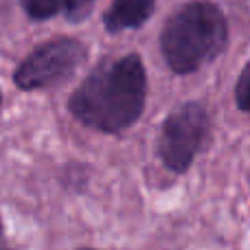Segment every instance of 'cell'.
I'll return each instance as SVG.
<instances>
[{"mask_svg": "<svg viewBox=\"0 0 250 250\" xmlns=\"http://www.w3.org/2000/svg\"><path fill=\"white\" fill-rule=\"evenodd\" d=\"M86 57V48L82 42L70 38L53 40L44 46L35 48L16 70V86L22 90L55 86L66 82Z\"/></svg>", "mask_w": 250, "mask_h": 250, "instance_id": "3", "label": "cell"}, {"mask_svg": "<svg viewBox=\"0 0 250 250\" xmlns=\"http://www.w3.org/2000/svg\"><path fill=\"white\" fill-rule=\"evenodd\" d=\"M248 79H246V73L239 77V82H237V104H239V108L242 110H248V104H246V97H248Z\"/></svg>", "mask_w": 250, "mask_h": 250, "instance_id": "8", "label": "cell"}, {"mask_svg": "<svg viewBox=\"0 0 250 250\" xmlns=\"http://www.w3.org/2000/svg\"><path fill=\"white\" fill-rule=\"evenodd\" d=\"M154 0H114L105 13V29L117 33L125 29H136L151 16Z\"/></svg>", "mask_w": 250, "mask_h": 250, "instance_id": "5", "label": "cell"}, {"mask_svg": "<svg viewBox=\"0 0 250 250\" xmlns=\"http://www.w3.org/2000/svg\"><path fill=\"white\" fill-rule=\"evenodd\" d=\"M208 132V114L200 104H185L169 114L160 134V158L169 169L185 171Z\"/></svg>", "mask_w": 250, "mask_h": 250, "instance_id": "4", "label": "cell"}, {"mask_svg": "<svg viewBox=\"0 0 250 250\" xmlns=\"http://www.w3.org/2000/svg\"><path fill=\"white\" fill-rule=\"evenodd\" d=\"M22 4L33 20H46L66 7V0H22Z\"/></svg>", "mask_w": 250, "mask_h": 250, "instance_id": "6", "label": "cell"}, {"mask_svg": "<svg viewBox=\"0 0 250 250\" xmlns=\"http://www.w3.org/2000/svg\"><path fill=\"white\" fill-rule=\"evenodd\" d=\"M0 229H2V224H0Z\"/></svg>", "mask_w": 250, "mask_h": 250, "instance_id": "9", "label": "cell"}, {"mask_svg": "<svg viewBox=\"0 0 250 250\" xmlns=\"http://www.w3.org/2000/svg\"><path fill=\"white\" fill-rule=\"evenodd\" d=\"M226 44V20L211 2H189L169 18L160 48L171 70L180 75L193 73L215 55Z\"/></svg>", "mask_w": 250, "mask_h": 250, "instance_id": "2", "label": "cell"}, {"mask_svg": "<svg viewBox=\"0 0 250 250\" xmlns=\"http://www.w3.org/2000/svg\"><path fill=\"white\" fill-rule=\"evenodd\" d=\"M95 4V0H66V13L70 20H82L86 18V13L90 11V7Z\"/></svg>", "mask_w": 250, "mask_h": 250, "instance_id": "7", "label": "cell"}, {"mask_svg": "<svg viewBox=\"0 0 250 250\" xmlns=\"http://www.w3.org/2000/svg\"><path fill=\"white\" fill-rule=\"evenodd\" d=\"M145 95V68L136 55H127L92 70L70 97V112L88 127L119 132L141 117Z\"/></svg>", "mask_w": 250, "mask_h": 250, "instance_id": "1", "label": "cell"}]
</instances>
